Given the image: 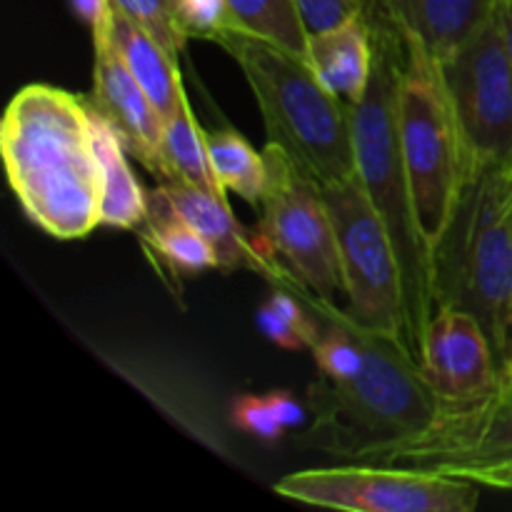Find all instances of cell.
<instances>
[{
    "label": "cell",
    "mask_w": 512,
    "mask_h": 512,
    "mask_svg": "<svg viewBox=\"0 0 512 512\" xmlns=\"http://www.w3.org/2000/svg\"><path fill=\"white\" fill-rule=\"evenodd\" d=\"M208 153L220 188L260 210L268 185L265 153H258L243 135L228 128L208 133Z\"/></svg>",
    "instance_id": "obj_21"
},
{
    "label": "cell",
    "mask_w": 512,
    "mask_h": 512,
    "mask_svg": "<svg viewBox=\"0 0 512 512\" xmlns=\"http://www.w3.org/2000/svg\"><path fill=\"white\" fill-rule=\"evenodd\" d=\"M495 15H498V23H500V30H503V38H505V45H508V55L512 65V0H498Z\"/></svg>",
    "instance_id": "obj_31"
},
{
    "label": "cell",
    "mask_w": 512,
    "mask_h": 512,
    "mask_svg": "<svg viewBox=\"0 0 512 512\" xmlns=\"http://www.w3.org/2000/svg\"><path fill=\"white\" fill-rule=\"evenodd\" d=\"M498 0H365L368 18L443 60L493 18Z\"/></svg>",
    "instance_id": "obj_15"
},
{
    "label": "cell",
    "mask_w": 512,
    "mask_h": 512,
    "mask_svg": "<svg viewBox=\"0 0 512 512\" xmlns=\"http://www.w3.org/2000/svg\"><path fill=\"white\" fill-rule=\"evenodd\" d=\"M110 13H113V5L90 33L95 53L88 103L95 113L103 115L118 130L128 153L138 158L150 175L158 178L165 118L115 50L113 38H110Z\"/></svg>",
    "instance_id": "obj_13"
},
{
    "label": "cell",
    "mask_w": 512,
    "mask_h": 512,
    "mask_svg": "<svg viewBox=\"0 0 512 512\" xmlns=\"http://www.w3.org/2000/svg\"><path fill=\"white\" fill-rule=\"evenodd\" d=\"M395 123L420 228L430 253H435L475 173L440 80L438 60L413 40H403Z\"/></svg>",
    "instance_id": "obj_6"
},
{
    "label": "cell",
    "mask_w": 512,
    "mask_h": 512,
    "mask_svg": "<svg viewBox=\"0 0 512 512\" xmlns=\"http://www.w3.org/2000/svg\"><path fill=\"white\" fill-rule=\"evenodd\" d=\"M418 363L440 403H475L498 393L503 383L488 333L475 315L458 308L433 310L420 335Z\"/></svg>",
    "instance_id": "obj_12"
},
{
    "label": "cell",
    "mask_w": 512,
    "mask_h": 512,
    "mask_svg": "<svg viewBox=\"0 0 512 512\" xmlns=\"http://www.w3.org/2000/svg\"><path fill=\"white\" fill-rule=\"evenodd\" d=\"M480 488L443 470L385 463L298 470L275 483L285 500L350 512H473Z\"/></svg>",
    "instance_id": "obj_8"
},
{
    "label": "cell",
    "mask_w": 512,
    "mask_h": 512,
    "mask_svg": "<svg viewBox=\"0 0 512 512\" xmlns=\"http://www.w3.org/2000/svg\"><path fill=\"white\" fill-rule=\"evenodd\" d=\"M470 168L512 165V65L498 15L438 63Z\"/></svg>",
    "instance_id": "obj_10"
},
{
    "label": "cell",
    "mask_w": 512,
    "mask_h": 512,
    "mask_svg": "<svg viewBox=\"0 0 512 512\" xmlns=\"http://www.w3.org/2000/svg\"><path fill=\"white\" fill-rule=\"evenodd\" d=\"M305 60L348 105H358L375 73V35L368 13L310 33Z\"/></svg>",
    "instance_id": "obj_16"
},
{
    "label": "cell",
    "mask_w": 512,
    "mask_h": 512,
    "mask_svg": "<svg viewBox=\"0 0 512 512\" xmlns=\"http://www.w3.org/2000/svg\"><path fill=\"white\" fill-rule=\"evenodd\" d=\"M375 35V73L370 88L358 105H353L355 165L360 183L368 190L375 210L388 225L403 270L408 343L418 358L420 335L435 310L433 253L425 243L418 210L410 193L408 175L398 145L395 95L403 60V38L380 20L370 18Z\"/></svg>",
    "instance_id": "obj_2"
},
{
    "label": "cell",
    "mask_w": 512,
    "mask_h": 512,
    "mask_svg": "<svg viewBox=\"0 0 512 512\" xmlns=\"http://www.w3.org/2000/svg\"><path fill=\"white\" fill-rule=\"evenodd\" d=\"M450 475H460L473 483L483 485V488L508 490L512 493V460H498V463H483V465H465V468L445 470Z\"/></svg>",
    "instance_id": "obj_28"
},
{
    "label": "cell",
    "mask_w": 512,
    "mask_h": 512,
    "mask_svg": "<svg viewBox=\"0 0 512 512\" xmlns=\"http://www.w3.org/2000/svg\"><path fill=\"white\" fill-rule=\"evenodd\" d=\"M268 185L260 205V238L300 288L335 303L343 293L338 235L323 190L275 145H265Z\"/></svg>",
    "instance_id": "obj_9"
},
{
    "label": "cell",
    "mask_w": 512,
    "mask_h": 512,
    "mask_svg": "<svg viewBox=\"0 0 512 512\" xmlns=\"http://www.w3.org/2000/svg\"><path fill=\"white\" fill-rule=\"evenodd\" d=\"M173 15L185 40L220 43L225 35L238 33L228 0H173Z\"/></svg>",
    "instance_id": "obj_24"
},
{
    "label": "cell",
    "mask_w": 512,
    "mask_h": 512,
    "mask_svg": "<svg viewBox=\"0 0 512 512\" xmlns=\"http://www.w3.org/2000/svg\"><path fill=\"white\" fill-rule=\"evenodd\" d=\"M353 328L365 350L363 370L348 383L320 378L308 388V408L315 418L313 443L363 463L373 450L428 428L440 400L403 340L355 320Z\"/></svg>",
    "instance_id": "obj_4"
},
{
    "label": "cell",
    "mask_w": 512,
    "mask_h": 512,
    "mask_svg": "<svg viewBox=\"0 0 512 512\" xmlns=\"http://www.w3.org/2000/svg\"><path fill=\"white\" fill-rule=\"evenodd\" d=\"M508 370H512V360H510V365H508ZM508 370H505V373H508ZM505 373H503V375H505Z\"/></svg>",
    "instance_id": "obj_33"
},
{
    "label": "cell",
    "mask_w": 512,
    "mask_h": 512,
    "mask_svg": "<svg viewBox=\"0 0 512 512\" xmlns=\"http://www.w3.org/2000/svg\"><path fill=\"white\" fill-rule=\"evenodd\" d=\"M10 190L33 225L83 240L103 225V168L88 98L48 83L23 85L0 123Z\"/></svg>",
    "instance_id": "obj_1"
},
{
    "label": "cell",
    "mask_w": 512,
    "mask_h": 512,
    "mask_svg": "<svg viewBox=\"0 0 512 512\" xmlns=\"http://www.w3.org/2000/svg\"><path fill=\"white\" fill-rule=\"evenodd\" d=\"M148 205L165 210L198 230L213 245L220 270H250L255 275H263L270 283H278L280 288L295 280L275 258L273 250L265 245L260 233H245L223 193H213L198 185L160 180L158 188L148 193Z\"/></svg>",
    "instance_id": "obj_14"
},
{
    "label": "cell",
    "mask_w": 512,
    "mask_h": 512,
    "mask_svg": "<svg viewBox=\"0 0 512 512\" xmlns=\"http://www.w3.org/2000/svg\"><path fill=\"white\" fill-rule=\"evenodd\" d=\"M158 178L198 185V188L225 195V190L218 185V178H215L213 165H210L208 133L195 120L188 95H183L175 113L165 118L163 140H160Z\"/></svg>",
    "instance_id": "obj_19"
},
{
    "label": "cell",
    "mask_w": 512,
    "mask_h": 512,
    "mask_svg": "<svg viewBox=\"0 0 512 512\" xmlns=\"http://www.w3.org/2000/svg\"><path fill=\"white\" fill-rule=\"evenodd\" d=\"M113 5L128 13L130 18L138 20V23H143L175 60L180 58L188 40L183 38V33L175 25L173 0H113Z\"/></svg>",
    "instance_id": "obj_25"
},
{
    "label": "cell",
    "mask_w": 512,
    "mask_h": 512,
    "mask_svg": "<svg viewBox=\"0 0 512 512\" xmlns=\"http://www.w3.org/2000/svg\"><path fill=\"white\" fill-rule=\"evenodd\" d=\"M255 323L270 343L285 350H313L323 333L318 320L303 308V303L290 293V288L275 290L258 308Z\"/></svg>",
    "instance_id": "obj_23"
},
{
    "label": "cell",
    "mask_w": 512,
    "mask_h": 512,
    "mask_svg": "<svg viewBox=\"0 0 512 512\" xmlns=\"http://www.w3.org/2000/svg\"><path fill=\"white\" fill-rule=\"evenodd\" d=\"M338 235L345 313L358 325L408 343L403 270L388 225L360 178L320 185Z\"/></svg>",
    "instance_id": "obj_7"
},
{
    "label": "cell",
    "mask_w": 512,
    "mask_h": 512,
    "mask_svg": "<svg viewBox=\"0 0 512 512\" xmlns=\"http://www.w3.org/2000/svg\"><path fill=\"white\" fill-rule=\"evenodd\" d=\"M138 230L145 250L158 255L160 263L175 275H198L220 268L213 245L198 230L165 210L148 205V215Z\"/></svg>",
    "instance_id": "obj_20"
},
{
    "label": "cell",
    "mask_w": 512,
    "mask_h": 512,
    "mask_svg": "<svg viewBox=\"0 0 512 512\" xmlns=\"http://www.w3.org/2000/svg\"><path fill=\"white\" fill-rule=\"evenodd\" d=\"M308 33L333 28L353 15L365 13V0H295Z\"/></svg>",
    "instance_id": "obj_27"
},
{
    "label": "cell",
    "mask_w": 512,
    "mask_h": 512,
    "mask_svg": "<svg viewBox=\"0 0 512 512\" xmlns=\"http://www.w3.org/2000/svg\"><path fill=\"white\" fill-rule=\"evenodd\" d=\"M93 130L95 150H98L100 168H103V210H100L103 225L120 230L140 228L148 215V193L130 168L128 148L120 140L118 130L95 110Z\"/></svg>",
    "instance_id": "obj_18"
},
{
    "label": "cell",
    "mask_w": 512,
    "mask_h": 512,
    "mask_svg": "<svg viewBox=\"0 0 512 512\" xmlns=\"http://www.w3.org/2000/svg\"><path fill=\"white\" fill-rule=\"evenodd\" d=\"M265 398H268L275 418H278V423L283 425L285 430L300 428V425L308 420V408H305L300 400H295L288 390H273V393L265 395Z\"/></svg>",
    "instance_id": "obj_29"
},
{
    "label": "cell",
    "mask_w": 512,
    "mask_h": 512,
    "mask_svg": "<svg viewBox=\"0 0 512 512\" xmlns=\"http://www.w3.org/2000/svg\"><path fill=\"white\" fill-rule=\"evenodd\" d=\"M230 423L243 433L253 435V438L265 440V443H275L285 435V428L275 418L268 398H258V395L235 398L230 405Z\"/></svg>",
    "instance_id": "obj_26"
},
{
    "label": "cell",
    "mask_w": 512,
    "mask_h": 512,
    "mask_svg": "<svg viewBox=\"0 0 512 512\" xmlns=\"http://www.w3.org/2000/svg\"><path fill=\"white\" fill-rule=\"evenodd\" d=\"M218 45L243 70L270 145L318 185L358 175L353 105L338 98L303 55L243 33L225 35Z\"/></svg>",
    "instance_id": "obj_3"
},
{
    "label": "cell",
    "mask_w": 512,
    "mask_h": 512,
    "mask_svg": "<svg viewBox=\"0 0 512 512\" xmlns=\"http://www.w3.org/2000/svg\"><path fill=\"white\" fill-rule=\"evenodd\" d=\"M70 10H73L75 18L85 25V28L93 33L95 25L105 18V13L110 10L113 0H68Z\"/></svg>",
    "instance_id": "obj_30"
},
{
    "label": "cell",
    "mask_w": 512,
    "mask_h": 512,
    "mask_svg": "<svg viewBox=\"0 0 512 512\" xmlns=\"http://www.w3.org/2000/svg\"><path fill=\"white\" fill-rule=\"evenodd\" d=\"M498 460H512V398L495 393L475 403H440L428 428L373 450L363 463L413 465L445 473Z\"/></svg>",
    "instance_id": "obj_11"
},
{
    "label": "cell",
    "mask_w": 512,
    "mask_h": 512,
    "mask_svg": "<svg viewBox=\"0 0 512 512\" xmlns=\"http://www.w3.org/2000/svg\"><path fill=\"white\" fill-rule=\"evenodd\" d=\"M500 395H505V398H512V370L503 375V383H500Z\"/></svg>",
    "instance_id": "obj_32"
},
{
    "label": "cell",
    "mask_w": 512,
    "mask_h": 512,
    "mask_svg": "<svg viewBox=\"0 0 512 512\" xmlns=\"http://www.w3.org/2000/svg\"><path fill=\"white\" fill-rule=\"evenodd\" d=\"M228 5L238 33L268 40L305 58L310 33L295 0H228Z\"/></svg>",
    "instance_id": "obj_22"
},
{
    "label": "cell",
    "mask_w": 512,
    "mask_h": 512,
    "mask_svg": "<svg viewBox=\"0 0 512 512\" xmlns=\"http://www.w3.org/2000/svg\"><path fill=\"white\" fill-rule=\"evenodd\" d=\"M435 308L475 315L498 355L512 360V165H490L465 185L433 253Z\"/></svg>",
    "instance_id": "obj_5"
},
{
    "label": "cell",
    "mask_w": 512,
    "mask_h": 512,
    "mask_svg": "<svg viewBox=\"0 0 512 512\" xmlns=\"http://www.w3.org/2000/svg\"><path fill=\"white\" fill-rule=\"evenodd\" d=\"M110 38L133 78L153 100L158 113L163 118H170L185 95L178 60L163 48V43L143 23L130 18L115 5L110 13Z\"/></svg>",
    "instance_id": "obj_17"
}]
</instances>
